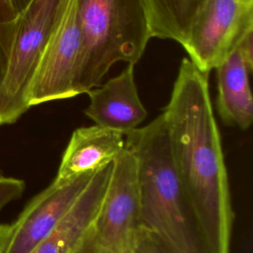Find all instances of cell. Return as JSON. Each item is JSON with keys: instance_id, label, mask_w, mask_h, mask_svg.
Here are the masks:
<instances>
[{"instance_id": "cell-16", "label": "cell", "mask_w": 253, "mask_h": 253, "mask_svg": "<svg viewBox=\"0 0 253 253\" xmlns=\"http://www.w3.org/2000/svg\"><path fill=\"white\" fill-rule=\"evenodd\" d=\"M13 26L14 23L10 25H0V85L3 82L6 73Z\"/></svg>"}, {"instance_id": "cell-11", "label": "cell", "mask_w": 253, "mask_h": 253, "mask_svg": "<svg viewBox=\"0 0 253 253\" xmlns=\"http://www.w3.org/2000/svg\"><path fill=\"white\" fill-rule=\"evenodd\" d=\"M112 164L94 174L68 213L31 253H76L81 248L105 195Z\"/></svg>"}, {"instance_id": "cell-17", "label": "cell", "mask_w": 253, "mask_h": 253, "mask_svg": "<svg viewBox=\"0 0 253 253\" xmlns=\"http://www.w3.org/2000/svg\"><path fill=\"white\" fill-rule=\"evenodd\" d=\"M17 16L11 0H0V25L14 23Z\"/></svg>"}, {"instance_id": "cell-20", "label": "cell", "mask_w": 253, "mask_h": 253, "mask_svg": "<svg viewBox=\"0 0 253 253\" xmlns=\"http://www.w3.org/2000/svg\"><path fill=\"white\" fill-rule=\"evenodd\" d=\"M76 253H97L93 248H91L87 242L85 241L84 244L81 246V248L76 252Z\"/></svg>"}, {"instance_id": "cell-7", "label": "cell", "mask_w": 253, "mask_h": 253, "mask_svg": "<svg viewBox=\"0 0 253 253\" xmlns=\"http://www.w3.org/2000/svg\"><path fill=\"white\" fill-rule=\"evenodd\" d=\"M81 46L76 0H70L35 74L29 95L30 107L76 96Z\"/></svg>"}, {"instance_id": "cell-1", "label": "cell", "mask_w": 253, "mask_h": 253, "mask_svg": "<svg viewBox=\"0 0 253 253\" xmlns=\"http://www.w3.org/2000/svg\"><path fill=\"white\" fill-rule=\"evenodd\" d=\"M208 77L184 58L162 115L178 176L209 253H229L233 210Z\"/></svg>"}, {"instance_id": "cell-18", "label": "cell", "mask_w": 253, "mask_h": 253, "mask_svg": "<svg viewBox=\"0 0 253 253\" xmlns=\"http://www.w3.org/2000/svg\"><path fill=\"white\" fill-rule=\"evenodd\" d=\"M11 230H12V223L0 224V253H5L6 251Z\"/></svg>"}, {"instance_id": "cell-13", "label": "cell", "mask_w": 253, "mask_h": 253, "mask_svg": "<svg viewBox=\"0 0 253 253\" xmlns=\"http://www.w3.org/2000/svg\"><path fill=\"white\" fill-rule=\"evenodd\" d=\"M206 0H142L151 38L185 42Z\"/></svg>"}, {"instance_id": "cell-14", "label": "cell", "mask_w": 253, "mask_h": 253, "mask_svg": "<svg viewBox=\"0 0 253 253\" xmlns=\"http://www.w3.org/2000/svg\"><path fill=\"white\" fill-rule=\"evenodd\" d=\"M131 253H169L162 244L145 228L139 227L133 234Z\"/></svg>"}, {"instance_id": "cell-4", "label": "cell", "mask_w": 253, "mask_h": 253, "mask_svg": "<svg viewBox=\"0 0 253 253\" xmlns=\"http://www.w3.org/2000/svg\"><path fill=\"white\" fill-rule=\"evenodd\" d=\"M70 0H31L18 14L0 85V126L16 123L31 107L29 95L41 59Z\"/></svg>"}, {"instance_id": "cell-15", "label": "cell", "mask_w": 253, "mask_h": 253, "mask_svg": "<svg viewBox=\"0 0 253 253\" xmlns=\"http://www.w3.org/2000/svg\"><path fill=\"white\" fill-rule=\"evenodd\" d=\"M25 188L26 184L23 180L0 175V211L11 202L18 200Z\"/></svg>"}, {"instance_id": "cell-3", "label": "cell", "mask_w": 253, "mask_h": 253, "mask_svg": "<svg viewBox=\"0 0 253 253\" xmlns=\"http://www.w3.org/2000/svg\"><path fill=\"white\" fill-rule=\"evenodd\" d=\"M82 46L76 95L102 84L119 61L135 64L151 39L142 0H76Z\"/></svg>"}, {"instance_id": "cell-8", "label": "cell", "mask_w": 253, "mask_h": 253, "mask_svg": "<svg viewBox=\"0 0 253 253\" xmlns=\"http://www.w3.org/2000/svg\"><path fill=\"white\" fill-rule=\"evenodd\" d=\"M94 174L67 180L54 178L27 204L12 223L5 253H31L64 218Z\"/></svg>"}, {"instance_id": "cell-10", "label": "cell", "mask_w": 253, "mask_h": 253, "mask_svg": "<svg viewBox=\"0 0 253 253\" xmlns=\"http://www.w3.org/2000/svg\"><path fill=\"white\" fill-rule=\"evenodd\" d=\"M253 34L248 35L215 68L216 107L227 126L247 129L253 121V100L249 77L253 68Z\"/></svg>"}, {"instance_id": "cell-21", "label": "cell", "mask_w": 253, "mask_h": 253, "mask_svg": "<svg viewBox=\"0 0 253 253\" xmlns=\"http://www.w3.org/2000/svg\"><path fill=\"white\" fill-rule=\"evenodd\" d=\"M126 253H131V252H130V250H129V251H128V252H126Z\"/></svg>"}, {"instance_id": "cell-9", "label": "cell", "mask_w": 253, "mask_h": 253, "mask_svg": "<svg viewBox=\"0 0 253 253\" xmlns=\"http://www.w3.org/2000/svg\"><path fill=\"white\" fill-rule=\"evenodd\" d=\"M133 67L127 64L120 74L86 92L90 103L85 115L97 126L124 135L138 127L147 117L138 96Z\"/></svg>"}, {"instance_id": "cell-12", "label": "cell", "mask_w": 253, "mask_h": 253, "mask_svg": "<svg viewBox=\"0 0 253 253\" xmlns=\"http://www.w3.org/2000/svg\"><path fill=\"white\" fill-rule=\"evenodd\" d=\"M125 149V135L100 126L76 128L62 154L55 176L67 180L97 171L112 164Z\"/></svg>"}, {"instance_id": "cell-2", "label": "cell", "mask_w": 253, "mask_h": 253, "mask_svg": "<svg viewBox=\"0 0 253 253\" xmlns=\"http://www.w3.org/2000/svg\"><path fill=\"white\" fill-rule=\"evenodd\" d=\"M134 156L140 195V226L169 253H209L173 160L163 115L125 135Z\"/></svg>"}, {"instance_id": "cell-5", "label": "cell", "mask_w": 253, "mask_h": 253, "mask_svg": "<svg viewBox=\"0 0 253 253\" xmlns=\"http://www.w3.org/2000/svg\"><path fill=\"white\" fill-rule=\"evenodd\" d=\"M140 227V195L134 156L125 147L115 159L87 244L97 253H126Z\"/></svg>"}, {"instance_id": "cell-6", "label": "cell", "mask_w": 253, "mask_h": 253, "mask_svg": "<svg viewBox=\"0 0 253 253\" xmlns=\"http://www.w3.org/2000/svg\"><path fill=\"white\" fill-rule=\"evenodd\" d=\"M250 34L253 0H206L182 46L191 62L209 74Z\"/></svg>"}, {"instance_id": "cell-19", "label": "cell", "mask_w": 253, "mask_h": 253, "mask_svg": "<svg viewBox=\"0 0 253 253\" xmlns=\"http://www.w3.org/2000/svg\"><path fill=\"white\" fill-rule=\"evenodd\" d=\"M31 0H11L12 2V5L17 13V15L28 5V3L30 2Z\"/></svg>"}]
</instances>
